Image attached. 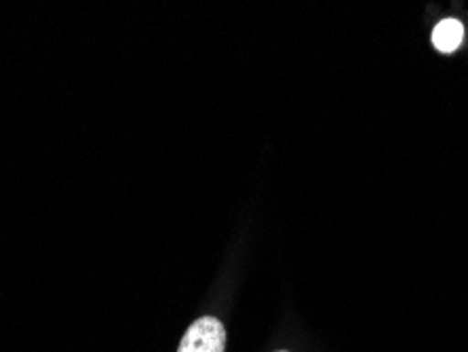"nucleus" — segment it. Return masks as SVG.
Listing matches in <instances>:
<instances>
[{"label":"nucleus","instance_id":"1","mask_svg":"<svg viewBox=\"0 0 468 352\" xmlns=\"http://www.w3.org/2000/svg\"><path fill=\"white\" fill-rule=\"evenodd\" d=\"M226 329L216 316H201L186 331L177 352H224Z\"/></svg>","mask_w":468,"mask_h":352},{"label":"nucleus","instance_id":"2","mask_svg":"<svg viewBox=\"0 0 468 352\" xmlns=\"http://www.w3.org/2000/svg\"><path fill=\"white\" fill-rule=\"evenodd\" d=\"M464 27L456 19H443L441 24H437L435 32H432V45L437 47L441 53L456 51L460 43H463Z\"/></svg>","mask_w":468,"mask_h":352},{"label":"nucleus","instance_id":"3","mask_svg":"<svg viewBox=\"0 0 468 352\" xmlns=\"http://www.w3.org/2000/svg\"><path fill=\"white\" fill-rule=\"evenodd\" d=\"M277 352H287V350H277Z\"/></svg>","mask_w":468,"mask_h":352}]
</instances>
